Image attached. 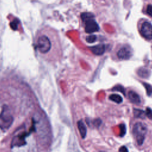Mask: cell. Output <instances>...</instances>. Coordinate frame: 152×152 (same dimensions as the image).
Here are the masks:
<instances>
[{
  "instance_id": "obj_1",
  "label": "cell",
  "mask_w": 152,
  "mask_h": 152,
  "mask_svg": "<svg viewBox=\"0 0 152 152\" xmlns=\"http://www.w3.org/2000/svg\"><path fill=\"white\" fill-rule=\"evenodd\" d=\"M147 132V128L144 123L138 122L134 125L132 133L138 145H141L143 144Z\"/></svg>"
},
{
  "instance_id": "obj_2",
  "label": "cell",
  "mask_w": 152,
  "mask_h": 152,
  "mask_svg": "<svg viewBox=\"0 0 152 152\" xmlns=\"http://www.w3.org/2000/svg\"><path fill=\"white\" fill-rule=\"evenodd\" d=\"M81 18L85 24V31L87 33H92L99 30L98 24L94 19V15L90 12H84Z\"/></svg>"
},
{
  "instance_id": "obj_3",
  "label": "cell",
  "mask_w": 152,
  "mask_h": 152,
  "mask_svg": "<svg viewBox=\"0 0 152 152\" xmlns=\"http://www.w3.org/2000/svg\"><path fill=\"white\" fill-rule=\"evenodd\" d=\"M36 45V48L42 54L48 53L52 48L51 40L50 38L45 34H41L38 36Z\"/></svg>"
},
{
  "instance_id": "obj_4",
  "label": "cell",
  "mask_w": 152,
  "mask_h": 152,
  "mask_svg": "<svg viewBox=\"0 0 152 152\" xmlns=\"http://www.w3.org/2000/svg\"><path fill=\"white\" fill-rule=\"evenodd\" d=\"M13 117L8 107L4 105L0 113V128L8 129L12 124Z\"/></svg>"
},
{
  "instance_id": "obj_5",
  "label": "cell",
  "mask_w": 152,
  "mask_h": 152,
  "mask_svg": "<svg viewBox=\"0 0 152 152\" xmlns=\"http://www.w3.org/2000/svg\"><path fill=\"white\" fill-rule=\"evenodd\" d=\"M34 130V122H33L32 126L29 132H23L13 138V139L11 141V147H14L15 146L20 147V146H23V145H25L26 144V141L25 140L26 137L27 136L31 134V132Z\"/></svg>"
},
{
  "instance_id": "obj_6",
  "label": "cell",
  "mask_w": 152,
  "mask_h": 152,
  "mask_svg": "<svg viewBox=\"0 0 152 152\" xmlns=\"http://www.w3.org/2000/svg\"><path fill=\"white\" fill-rule=\"evenodd\" d=\"M141 32L144 37L148 40L152 39V25L148 21H145L142 23Z\"/></svg>"
},
{
  "instance_id": "obj_7",
  "label": "cell",
  "mask_w": 152,
  "mask_h": 152,
  "mask_svg": "<svg viewBox=\"0 0 152 152\" xmlns=\"http://www.w3.org/2000/svg\"><path fill=\"white\" fill-rule=\"evenodd\" d=\"M117 55L122 59H128L132 56V50L128 46H122L118 52Z\"/></svg>"
},
{
  "instance_id": "obj_8",
  "label": "cell",
  "mask_w": 152,
  "mask_h": 152,
  "mask_svg": "<svg viewBox=\"0 0 152 152\" xmlns=\"http://www.w3.org/2000/svg\"><path fill=\"white\" fill-rule=\"evenodd\" d=\"M91 51L96 55H102L105 52V46L103 44L97 45L90 48Z\"/></svg>"
},
{
  "instance_id": "obj_9",
  "label": "cell",
  "mask_w": 152,
  "mask_h": 152,
  "mask_svg": "<svg viewBox=\"0 0 152 152\" xmlns=\"http://www.w3.org/2000/svg\"><path fill=\"white\" fill-rule=\"evenodd\" d=\"M128 98L129 100L136 104H138L141 102L140 96L134 91H129L128 93Z\"/></svg>"
},
{
  "instance_id": "obj_10",
  "label": "cell",
  "mask_w": 152,
  "mask_h": 152,
  "mask_svg": "<svg viewBox=\"0 0 152 152\" xmlns=\"http://www.w3.org/2000/svg\"><path fill=\"white\" fill-rule=\"evenodd\" d=\"M77 126L82 138H84L87 134V128L84 123L81 120H80L77 122Z\"/></svg>"
},
{
  "instance_id": "obj_11",
  "label": "cell",
  "mask_w": 152,
  "mask_h": 152,
  "mask_svg": "<svg viewBox=\"0 0 152 152\" xmlns=\"http://www.w3.org/2000/svg\"><path fill=\"white\" fill-rule=\"evenodd\" d=\"M138 75L142 78H147L150 75V71L145 68H141L138 69Z\"/></svg>"
},
{
  "instance_id": "obj_12",
  "label": "cell",
  "mask_w": 152,
  "mask_h": 152,
  "mask_svg": "<svg viewBox=\"0 0 152 152\" xmlns=\"http://www.w3.org/2000/svg\"><path fill=\"white\" fill-rule=\"evenodd\" d=\"M109 98L110 100H112L118 104L121 103L123 101L122 97L120 95L117 94H112L109 96Z\"/></svg>"
},
{
  "instance_id": "obj_13",
  "label": "cell",
  "mask_w": 152,
  "mask_h": 152,
  "mask_svg": "<svg viewBox=\"0 0 152 152\" xmlns=\"http://www.w3.org/2000/svg\"><path fill=\"white\" fill-rule=\"evenodd\" d=\"M133 113L134 117L137 118H144L145 116V112L140 109H134Z\"/></svg>"
},
{
  "instance_id": "obj_14",
  "label": "cell",
  "mask_w": 152,
  "mask_h": 152,
  "mask_svg": "<svg viewBox=\"0 0 152 152\" xmlns=\"http://www.w3.org/2000/svg\"><path fill=\"white\" fill-rule=\"evenodd\" d=\"M143 85L145 88L147 94L148 96H150L152 94V86L150 84L146 83H143Z\"/></svg>"
},
{
  "instance_id": "obj_15",
  "label": "cell",
  "mask_w": 152,
  "mask_h": 152,
  "mask_svg": "<svg viewBox=\"0 0 152 152\" xmlns=\"http://www.w3.org/2000/svg\"><path fill=\"white\" fill-rule=\"evenodd\" d=\"M119 129H120V133H119V135L120 137H124L126 132V126L124 124H120L119 125Z\"/></svg>"
},
{
  "instance_id": "obj_16",
  "label": "cell",
  "mask_w": 152,
  "mask_h": 152,
  "mask_svg": "<svg viewBox=\"0 0 152 152\" xmlns=\"http://www.w3.org/2000/svg\"><path fill=\"white\" fill-rule=\"evenodd\" d=\"M113 91H119L120 92H121L122 94H124V95H125V89L124 88L121 86V85H118L115 87H114L112 89Z\"/></svg>"
},
{
  "instance_id": "obj_17",
  "label": "cell",
  "mask_w": 152,
  "mask_h": 152,
  "mask_svg": "<svg viewBox=\"0 0 152 152\" xmlns=\"http://www.w3.org/2000/svg\"><path fill=\"white\" fill-rule=\"evenodd\" d=\"M96 39H97V37L96 35H90L86 37L87 42L90 43L94 42L96 40Z\"/></svg>"
},
{
  "instance_id": "obj_18",
  "label": "cell",
  "mask_w": 152,
  "mask_h": 152,
  "mask_svg": "<svg viewBox=\"0 0 152 152\" xmlns=\"http://www.w3.org/2000/svg\"><path fill=\"white\" fill-rule=\"evenodd\" d=\"M145 113V116L148 119L152 120V109L150 107H147Z\"/></svg>"
},
{
  "instance_id": "obj_19",
  "label": "cell",
  "mask_w": 152,
  "mask_h": 152,
  "mask_svg": "<svg viewBox=\"0 0 152 152\" xmlns=\"http://www.w3.org/2000/svg\"><path fill=\"white\" fill-rule=\"evenodd\" d=\"M101 123H102V121L99 118H97V119H94L93 121V124L94 126H95L96 127H99L100 125H101Z\"/></svg>"
},
{
  "instance_id": "obj_20",
  "label": "cell",
  "mask_w": 152,
  "mask_h": 152,
  "mask_svg": "<svg viewBox=\"0 0 152 152\" xmlns=\"http://www.w3.org/2000/svg\"><path fill=\"white\" fill-rule=\"evenodd\" d=\"M147 13L152 17V5H148L147 7Z\"/></svg>"
},
{
  "instance_id": "obj_21",
  "label": "cell",
  "mask_w": 152,
  "mask_h": 152,
  "mask_svg": "<svg viewBox=\"0 0 152 152\" xmlns=\"http://www.w3.org/2000/svg\"><path fill=\"white\" fill-rule=\"evenodd\" d=\"M119 152H128L127 148L125 146H121L119 149Z\"/></svg>"
}]
</instances>
